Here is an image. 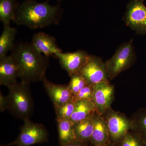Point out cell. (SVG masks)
I'll return each instance as SVG.
<instances>
[{"instance_id": "6", "label": "cell", "mask_w": 146, "mask_h": 146, "mask_svg": "<svg viewBox=\"0 0 146 146\" xmlns=\"http://www.w3.org/2000/svg\"><path fill=\"white\" fill-rule=\"evenodd\" d=\"M106 121L109 133V142L119 145L127 133L132 131L131 119L121 112L115 111L111 108L102 115Z\"/></svg>"}, {"instance_id": "18", "label": "cell", "mask_w": 146, "mask_h": 146, "mask_svg": "<svg viewBox=\"0 0 146 146\" xmlns=\"http://www.w3.org/2000/svg\"><path fill=\"white\" fill-rule=\"evenodd\" d=\"M60 146L75 141L73 123L70 119H56Z\"/></svg>"}, {"instance_id": "17", "label": "cell", "mask_w": 146, "mask_h": 146, "mask_svg": "<svg viewBox=\"0 0 146 146\" xmlns=\"http://www.w3.org/2000/svg\"><path fill=\"white\" fill-rule=\"evenodd\" d=\"M17 33V30L11 27L10 25L4 26L0 36V58L7 56L8 52L13 49Z\"/></svg>"}, {"instance_id": "26", "label": "cell", "mask_w": 146, "mask_h": 146, "mask_svg": "<svg viewBox=\"0 0 146 146\" xmlns=\"http://www.w3.org/2000/svg\"><path fill=\"white\" fill-rule=\"evenodd\" d=\"M60 146H93L91 144L82 143L79 141H74L69 143Z\"/></svg>"}, {"instance_id": "3", "label": "cell", "mask_w": 146, "mask_h": 146, "mask_svg": "<svg viewBox=\"0 0 146 146\" xmlns=\"http://www.w3.org/2000/svg\"><path fill=\"white\" fill-rule=\"evenodd\" d=\"M30 83L22 81L7 86L8 110L16 117L24 120L29 119L33 109V101Z\"/></svg>"}, {"instance_id": "22", "label": "cell", "mask_w": 146, "mask_h": 146, "mask_svg": "<svg viewBox=\"0 0 146 146\" xmlns=\"http://www.w3.org/2000/svg\"><path fill=\"white\" fill-rule=\"evenodd\" d=\"M118 145L119 146H146L140 136L132 131L127 133Z\"/></svg>"}, {"instance_id": "4", "label": "cell", "mask_w": 146, "mask_h": 146, "mask_svg": "<svg viewBox=\"0 0 146 146\" xmlns=\"http://www.w3.org/2000/svg\"><path fill=\"white\" fill-rule=\"evenodd\" d=\"M133 41L131 39L120 45L113 56L105 62L110 80L129 69L136 62V55Z\"/></svg>"}, {"instance_id": "15", "label": "cell", "mask_w": 146, "mask_h": 146, "mask_svg": "<svg viewBox=\"0 0 146 146\" xmlns=\"http://www.w3.org/2000/svg\"><path fill=\"white\" fill-rule=\"evenodd\" d=\"M94 114L85 119L73 124L75 141L90 144L94 129Z\"/></svg>"}, {"instance_id": "19", "label": "cell", "mask_w": 146, "mask_h": 146, "mask_svg": "<svg viewBox=\"0 0 146 146\" xmlns=\"http://www.w3.org/2000/svg\"><path fill=\"white\" fill-rule=\"evenodd\" d=\"M19 4L16 0H0V21L4 26L14 21Z\"/></svg>"}, {"instance_id": "16", "label": "cell", "mask_w": 146, "mask_h": 146, "mask_svg": "<svg viewBox=\"0 0 146 146\" xmlns=\"http://www.w3.org/2000/svg\"><path fill=\"white\" fill-rule=\"evenodd\" d=\"M96 109L93 102L88 100H78L75 103V108L70 119L73 124L93 116Z\"/></svg>"}, {"instance_id": "21", "label": "cell", "mask_w": 146, "mask_h": 146, "mask_svg": "<svg viewBox=\"0 0 146 146\" xmlns=\"http://www.w3.org/2000/svg\"><path fill=\"white\" fill-rule=\"evenodd\" d=\"M75 103L73 100L65 104L54 108L56 119H70L75 108Z\"/></svg>"}, {"instance_id": "11", "label": "cell", "mask_w": 146, "mask_h": 146, "mask_svg": "<svg viewBox=\"0 0 146 146\" xmlns=\"http://www.w3.org/2000/svg\"><path fill=\"white\" fill-rule=\"evenodd\" d=\"M42 82L54 108L73 100L74 95L69 89L68 85L56 84L46 78Z\"/></svg>"}, {"instance_id": "20", "label": "cell", "mask_w": 146, "mask_h": 146, "mask_svg": "<svg viewBox=\"0 0 146 146\" xmlns=\"http://www.w3.org/2000/svg\"><path fill=\"white\" fill-rule=\"evenodd\" d=\"M131 119L132 131L140 136L146 146V108L138 110Z\"/></svg>"}, {"instance_id": "9", "label": "cell", "mask_w": 146, "mask_h": 146, "mask_svg": "<svg viewBox=\"0 0 146 146\" xmlns=\"http://www.w3.org/2000/svg\"><path fill=\"white\" fill-rule=\"evenodd\" d=\"M115 95V89L109 81L103 82L94 86L93 102L98 113L103 115L111 107Z\"/></svg>"}, {"instance_id": "12", "label": "cell", "mask_w": 146, "mask_h": 146, "mask_svg": "<svg viewBox=\"0 0 146 146\" xmlns=\"http://www.w3.org/2000/svg\"><path fill=\"white\" fill-rule=\"evenodd\" d=\"M31 44L38 52L48 57L55 56L58 53L62 52L58 46L55 38L44 32L34 34Z\"/></svg>"}, {"instance_id": "7", "label": "cell", "mask_w": 146, "mask_h": 146, "mask_svg": "<svg viewBox=\"0 0 146 146\" xmlns=\"http://www.w3.org/2000/svg\"><path fill=\"white\" fill-rule=\"evenodd\" d=\"M79 73L88 85L94 86L100 82L109 81L105 63L101 58L95 56H89Z\"/></svg>"}, {"instance_id": "8", "label": "cell", "mask_w": 146, "mask_h": 146, "mask_svg": "<svg viewBox=\"0 0 146 146\" xmlns=\"http://www.w3.org/2000/svg\"><path fill=\"white\" fill-rule=\"evenodd\" d=\"M143 1H131L123 18L127 25L139 35H146V7Z\"/></svg>"}, {"instance_id": "1", "label": "cell", "mask_w": 146, "mask_h": 146, "mask_svg": "<svg viewBox=\"0 0 146 146\" xmlns=\"http://www.w3.org/2000/svg\"><path fill=\"white\" fill-rule=\"evenodd\" d=\"M11 55L18 68L19 78L31 82L43 81L49 61L48 57L40 53L31 44L20 42L15 44Z\"/></svg>"}, {"instance_id": "24", "label": "cell", "mask_w": 146, "mask_h": 146, "mask_svg": "<svg viewBox=\"0 0 146 146\" xmlns=\"http://www.w3.org/2000/svg\"><path fill=\"white\" fill-rule=\"evenodd\" d=\"M94 86L87 84L76 95H74L73 100H88L93 102Z\"/></svg>"}, {"instance_id": "23", "label": "cell", "mask_w": 146, "mask_h": 146, "mask_svg": "<svg viewBox=\"0 0 146 146\" xmlns=\"http://www.w3.org/2000/svg\"><path fill=\"white\" fill-rule=\"evenodd\" d=\"M70 76L71 79L68 85V87L74 95L77 94L87 85L83 77L79 73L72 74Z\"/></svg>"}, {"instance_id": "13", "label": "cell", "mask_w": 146, "mask_h": 146, "mask_svg": "<svg viewBox=\"0 0 146 146\" xmlns=\"http://www.w3.org/2000/svg\"><path fill=\"white\" fill-rule=\"evenodd\" d=\"M18 68L11 56L0 58V84L8 86L17 83Z\"/></svg>"}, {"instance_id": "25", "label": "cell", "mask_w": 146, "mask_h": 146, "mask_svg": "<svg viewBox=\"0 0 146 146\" xmlns=\"http://www.w3.org/2000/svg\"><path fill=\"white\" fill-rule=\"evenodd\" d=\"M8 103L7 97L3 95L1 92H0V111L3 112L6 110H8Z\"/></svg>"}, {"instance_id": "10", "label": "cell", "mask_w": 146, "mask_h": 146, "mask_svg": "<svg viewBox=\"0 0 146 146\" xmlns=\"http://www.w3.org/2000/svg\"><path fill=\"white\" fill-rule=\"evenodd\" d=\"M90 55L83 50L75 52L58 53L55 56L59 60L60 66L68 73L69 76L79 73L88 60Z\"/></svg>"}, {"instance_id": "5", "label": "cell", "mask_w": 146, "mask_h": 146, "mask_svg": "<svg viewBox=\"0 0 146 146\" xmlns=\"http://www.w3.org/2000/svg\"><path fill=\"white\" fill-rule=\"evenodd\" d=\"M24 121L20 134L16 140L2 146H31L48 141V133L44 126L33 122L29 119Z\"/></svg>"}, {"instance_id": "14", "label": "cell", "mask_w": 146, "mask_h": 146, "mask_svg": "<svg viewBox=\"0 0 146 146\" xmlns=\"http://www.w3.org/2000/svg\"><path fill=\"white\" fill-rule=\"evenodd\" d=\"M94 125L90 144L100 146L109 141V133L106 121L102 115L96 112L94 115Z\"/></svg>"}, {"instance_id": "27", "label": "cell", "mask_w": 146, "mask_h": 146, "mask_svg": "<svg viewBox=\"0 0 146 146\" xmlns=\"http://www.w3.org/2000/svg\"><path fill=\"white\" fill-rule=\"evenodd\" d=\"M100 146H116L114 144L112 143H110V142H108L107 143L105 144V145H102Z\"/></svg>"}, {"instance_id": "2", "label": "cell", "mask_w": 146, "mask_h": 146, "mask_svg": "<svg viewBox=\"0 0 146 146\" xmlns=\"http://www.w3.org/2000/svg\"><path fill=\"white\" fill-rule=\"evenodd\" d=\"M61 9L60 4L50 5L48 1L39 3L36 0H24L19 5L14 22L29 28H42L59 23Z\"/></svg>"}]
</instances>
